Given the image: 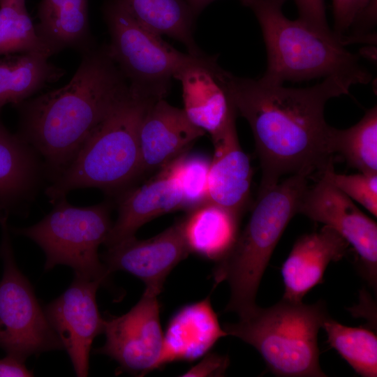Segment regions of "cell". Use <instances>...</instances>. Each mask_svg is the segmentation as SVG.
<instances>
[{
  "label": "cell",
  "instance_id": "6da1fadb",
  "mask_svg": "<svg viewBox=\"0 0 377 377\" xmlns=\"http://www.w3.org/2000/svg\"><path fill=\"white\" fill-rule=\"evenodd\" d=\"M224 77L230 102L253 135L262 172L258 195L284 175L320 177L333 163L325 106L348 94L355 80L333 75L309 87L291 88L227 71Z\"/></svg>",
  "mask_w": 377,
  "mask_h": 377
},
{
  "label": "cell",
  "instance_id": "7a4b0ae2",
  "mask_svg": "<svg viewBox=\"0 0 377 377\" xmlns=\"http://www.w3.org/2000/svg\"><path fill=\"white\" fill-rule=\"evenodd\" d=\"M81 54V62L67 84L15 105L19 113L17 134L40 156L52 182L131 89L107 45H96Z\"/></svg>",
  "mask_w": 377,
  "mask_h": 377
},
{
  "label": "cell",
  "instance_id": "3957f363",
  "mask_svg": "<svg viewBox=\"0 0 377 377\" xmlns=\"http://www.w3.org/2000/svg\"><path fill=\"white\" fill-rule=\"evenodd\" d=\"M156 100L131 87L93 131L66 170L45 188L49 201L54 204L77 188H97L112 194L131 186L140 176V127Z\"/></svg>",
  "mask_w": 377,
  "mask_h": 377
},
{
  "label": "cell",
  "instance_id": "277c9868",
  "mask_svg": "<svg viewBox=\"0 0 377 377\" xmlns=\"http://www.w3.org/2000/svg\"><path fill=\"white\" fill-rule=\"evenodd\" d=\"M256 15L267 51L263 80L276 84L300 82L333 75L367 84L371 74L337 36L318 32L302 21L292 20L282 11L287 0H239Z\"/></svg>",
  "mask_w": 377,
  "mask_h": 377
},
{
  "label": "cell",
  "instance_id": "5b68a950",
  "mask_svg": "<svg viewBox=\"0 0 377 377\" xmlns=\"http://www.w3.org/2000/svg\"><path fill=\"white\" fill-rule=\"evenodd\" d=\"M307 179L290 175L258 195L245 228L229 253L215 263L214 286L226 281L230 296L226 312L240 316L253 309L272 254L291 219L298 214Z\"/></svg>",
  "mask_w": 377,
  "mask_h": 377
},
{
  "label": "cell",
  "instance_id": "8992f818",
  "mask_svg": "<svg viewBox=\"0 0 377 377\" xmlns=\"http://www.w3.org/2000/svg\"><path fill=\"white\" fill-rule=\"evenodd\" d=\"M328 316L324 301L306 304L282 298L268 308L256 305L223 329L255 348L276 376L325 377L318 335Z\"/></svg>",
  "mask_w": 377,
  "mask_h": 377
},
{
  "label": "cell",
  "instance_id": "52a82bcc",
  "mask_svg": "<svg viewBox=\"0 0 377 377\" xmlns=\"http://www.w3.org/2000/svg\"><path fill=\"white\" fill-rule=\"evenodd\" d=\"M52 205V211L37 223L10 230L29 238L43 249L45 271L65 265L74 270L75 276L109 286L111 273L100 260L98 249L113 224L110 204L102 202L77 207L64 197Z\"/></svg>",
  "mask_w": 377,
  "mask_h": 377
},
{
  "label": "cell",
  "instance_id": "ba28073f",
  "mask_svg": "<svg viewBox=\"0 0 377 377\" xmlns=\"http://www.w3.org/2000/svg\"><path fill=\"white\" fill-rule=\"evenodd\" d=\"M110 36L108 53L131 87L165 98L176 74L204 54L183 53L139 24L117 0L104 7Z\"/></svg>",
  "mask_w": 377,
  "mask_h": 377
},
{
  "label": "cell",
  "instance_id": "9c48e42d",
  "mask_svg": "<svg viewBox=\"0 0 377 377\" xmlns=\"http://www.w3.org/2000/svg\"><path fill=\"white\" fill-rule=\"evenodd\" d=\"M8 214L0 211V348L23 361L32 355L63 350L28 279L18 269L10 242Z\"/></svg>",
  "mask_w": 377,
  "mask_h": 377
},
{
  "label": "cell",
  "instance_id": "30bf717a",
  "mask_svg": "<svg viewBox=\"0 0 377 377\" xmlns=\"http://www.w3.org/2000/svg\"><path fill=\"white\" fill-rule=\"evenodd\" d=\"M298 214L331 227L351 245L360 274L376 291L377 224L331 182L326 169L314 185L308 186Z\"/></svg>",
  "mask_w": 377,
  "mask_h": 377
},
{
  "label": "cell",
  "instance_id": "8fae6325",
  "mask_svg": "<svg viewBox=\"0 0 377 377\" xmlns=\"http://www.w3.org/2000/svg\"><path fill=\"white\" fill-rule=\"evenodd\" d=\"M158 295L144 292L125 314L105 320V344L94 350L115 360L122 371L143 376L157 369L163 332Z\"/></svg>",
  "mask_w": 377,
  "mask_h": 377
},
{
  "label": "cell",
  "instance_id": "7c38bea8",
  "mask_svg": "<svg viewBox=\"0 0 377 377\" xmlns=\"http://www.w3.org/2000/svg\"><path fill=\"white\" fill-rule=\"evenodd\" d=\"M101 283L75 276L71 286L45 308V314L71 359L77 376H87L94 338L103 333L105 320L96 300Z\"/></svg>",
  "mask_w": 377,
  "mask_h": 377
},
{
  "label": "cell",
  "instance_id": "4fadbf2b",
  "mask_svg": "<svg viewBox=\"0 0 377 377\" xmlns=\"http://www.w3.org/2000/svg\"><path fill=\"white\" fill-rule=\"evenodd\" d=\"M189 253L179 219L149 239L133 236L108 247L100 258L111 274L128 272L145 283L144 292L158 295L168 274Z\"/></svg>",
  "mask_w": 377,
  "mask_h": 377
},
{
  "label": "cell",
  "instance_id": "5bb4252c",
  "mask_svg": "<svg viewBox=\"0 0 377 377\" xmlns=\"http://www.w3.org/2000/svg\"><path fill=\"white\" fill-rule=\"evenodd\" d=\"M216 56L203 54L175 76L182 84L184 111L197 127L212 135L237 116Z\"/></svg>",
  "mask_w": 377,
  "mask_h": 377
},
{
  "label": "cell",
  "instance_id": "9a60e30c",
  "mask_svg": "<svg viewBox=\"0 0 377 377\" xmlns=\"http://www.w3.org/2000/svg\"><path fill=\"white\" fill-rule=\"evenodd\" d=\"M205 133L188 119L183 109L164 98L154 101L140 127V176L160 170L186 153Z\"/></svg>",
  "mask_w": 377,
  "mask_h": 377
},
{
  "label": "cell",
  "instance_id": "2e32d148",
  "mask_svg": "<svg viewBox=\"0 0 377 377\" xmlns=\"http://www.w3.org/2000/svg\"><path fill=\"white\" fill-rule=\"evenodd\" d=\"M118 216L105 239L112 246L135 236L145 223L161 215L184 210V198L170 163L145 184L118 193Z\"/></svg>",
  "mask_w": 377,
  "mask_h": 377
},
{
  "label": "cell",
  "instance_id": "e0dca14e",
  "mask_svg": "<svg viewBox=\"0 0 377 377\" xmlns=\"http://www.w3.org/2000/svg\"><path fill=\"white\" fill-rule=\"evenodd\" d=\"M235 119L211 135L214 150L208 175V201L241 216L249 200L252 168L240 146Z\"/></svg>",
  "mask_w": 377,
  "mask_h": 377
},
{
  "label": "cell",
  "instance_id": "ac0fdd59",
  "mask_svg": "<svg viewBox=\"0 0 377 377\" xmlns=\"http://www.w3.org/2000/svg\"><path fill=\"white\" fill-rule=\"evenodd\" d=\"M348 246L334 229L327 226L299 237L281 267L284 285L282 298L302 302L307 293L323 283L328 265L344 257Z\"/></svg>",
  "mask_w": 377,
  "mask_h": 377
},
{
  "label": "cell",
  "instance_id": "d6986e66",
  "mask_svg": "<svg viewBox=\"0 0 377 377\" xmlns=\"http://www.w3.org/2000/svg\"><path fill=\"white\" fill-rule=\"evenodd\" d=\"M43 175L40 156L0 121V210L8 215L26 212Z\"/></svg>",
  "mask_w": 377,
  "mask_h": 377
},
{
  "label": "cell",
  "instance_id": "ffe728a7",
  "mask_svg": "<svg viewBox=\"0 0 377 377\" xmlns=\"http://www.w3.org/2000/svg\"><path fill=\"white\" fill-rule=\"evenodd\" d=\"M226 336L209 296L184 306L172 316L163 333L158 369L169 363L202 357Z\"/></svg>",
  "mask_w": 377,
  "mask_h": 377
},
{
  "label": "cell",
  "instance_id": "44dd1931",
  "mask_svg": "<svg viewBox=\"0 0 377 377\" xmlns=\"http://www.w3.org/2000/svg\"><path fill=\"white\" fill-rule=\"evenodd\" d=\"M36 33L52 55L72 48L81 54L96 45L89 23L88 0H42Z\"/></svg>",
  "mask_w": 377,
  "mask_h": 377
},
{
  "label": "cell",
  "instance_id": "7402d4cb",
  "mask_svg": "<svg viewBox=\"0 0 377 377\" xmlns=\"http://www.w3.org/2000/svg\"><path fill=\"white\" fill-rule=\"evenodd\" d=\"M240 217L210 201L187 212L182 230L189 253L215 263L222 260L239 235Z\"/></svg>",
  "mask_w": 377,
  "mask_h": 377
},
{
  "label": "cell",
  "instance_id": "603a6c76",
  "mask_svg": "<svg viewBox=\"0 0 377 377\" xmlns=\"http://www.w3.org/2000/svg\"><path fill=\"white\" fill-rule=\"evenodd\" d=\"M38 52L14 54L0 57V111L32 97L61 78L65 70Z\"/></svg>",
  "mask_w": 377,
  "mask_h": 377
},
{
  "label": "cell",
  "instance_id": "cb8c5ba5",
  "mask_svg": "<svg viewBox=\"0 0 377 377\" xmlns=\"http://www.w3.org/2000/svg\"><path fill=\"white\" fill-rule=\"evenodd\" d=\"M142 26L184 44L188 53H203L193 39L196 16L186 0H117Z\"/></svg>",
  "mask_w": 377,
  "mask_h": 377
},
{
  "label": "cell",
  "instance_id": "d4e9b609",
  "mask_svg": "<svg viewBox=\"0 0 377 377\" xmlns=\"http://www.w3.org/2000/svg\"><path fill=\"white\" fill-rule=\"evenodd\" d=\"M331 152L363 173H377V108L368 110L354 126L346 129L331 127Z\"/></svg>",
  "mask_w": 377,
  "mask_h": 377
},
{
  "label": "cell",
  "instance_id": "484cf974",
  "mask_svg": "<svg viewBox=\"0 0 377 377\" xmlns=\"http://www.w3.org/2000/svg\"><path fill=\"white\" fill-rule=\"evenodd\" d=\"M322 328L327 343L344 359L353 370L363 377L377 376V337L365 327L345 326L330 316Z\"/></svg>",
  "mask_w": 377,
  "mask_h": 377
},
{
  "label": "cell",
  "instance_id": "4316f807",
  "mask_svg": "<svg viewBox=\"0 0 377 377\" xmlns=\"http://www.w3.org/2000/svg\"><path fill=\"white\" fill-rule=\"evenodd\" d=\"M27 52L52 55L36 33L25 0H0V57Z\"/></svg>",
  "mask_w": 377,
  "mask_h": 377
},
{
  "label": "cell",
  "instance_id": "83f0119b",
  "mask_svg": "<svg viewBox=\"0 0 377 377\" xmlns=\"http://www.w3.org/2000/svg\"><path fill=\"white\" fill-rule=\"evenodd\" d=\"M180 187L187 212L208 201L210 161L200 155H181L170 163Z\"/></svg>",
  "mask_w": 377,
  "mask_h": 377
},
{
  "label": "cell",
  "instance_id": "f1b7e54d",
  "mask_svg": "<svg viewBox=\"0 0 377 377\" xmlns=\"http://www.w3.org/2000/svg\"><path fill=\"white\" fill-rule=\"evenodd\" d=\"M326 171L331 182L339 189L377 216V173L337 174L333 163Z\"/></svg>",
  "mask_w": 377,
  "mask_h": 377
},
{
  "label": "cell",
  "instance_id": "f546056e",
  "mask_svg": "<svg viewBox=\"0 0 377 377\" xmlns=\"http://www.w3.org/2000/svg\"><path fill=\"white\" fill-rule=\"evenodd\" d=\"M370 0H332L334 34L343 43H348L346 37L357 17L368 6Z\"/></svg>",
  "mask_w": 377,
  "mask_h": 377
},
{
  "label": "cell",
  "instance_id": "4dcf8cb0",
  "mask_svg": "<svg viewBox=\"0 0 377 377\" xmlns=\"http://www.w3.org/2000/svg\"><path fill=\"white\" fill-rule=\"evenodd\" d=\"M299 20L313 30L329 36H337L328 26L324 0H293Z\"/></svg>",
  "mask_w": 377,
  "mask_h": 377
},
{
  "label": "cell",
  "instance_id": "1f68e13d",
  "mask_svg": "<svg viewBox=\"0 0 377 377\" xmlns=\"http://www.w3.org/2000/svg\"><path fill=\"white\" fill-rule=\"evenodd\" d=\"M202 360L192 367L182 376H223L230 364L226 355L207 353Z\"/></svg>",
  "mask_w": 377,
  "mask_h": 377
},
{
  "label": "cell",
  "instance_id": "d6a6232c",
  "mask_svg": "<svg viewBox=\"0 0 377 377\" xmlns=\"http://www.w3.org/2000/svg\"><path fill=\"white\" fill-rule=\"evenodd\" d=\"M23 361L15 356L6 355L0 359V377H30L32 371L28 369Z\"/></svg>",
  "mask_w": 377,
  "mask_h": 377
},
{
  "label": "cell",
  "instance_id": "836d02e7",
  "mask_svg": "<svg viewBox=\"0 0 377 377\" xmlns=\"http://www.w3.org/2000/svg\"><path fill=\"white\" fill-rule=\"evenodd\" d=\"M214 0H186L195 15H198L209 3Z\"/></svg>",
  "mask_w": 377,
  "mask_h": 377
},
{
  "label": "cell",
  "instance_id": "e575fe53",
  "mask_svg": "<svg viewBox=\"0 0 377 377\" xmlns=\"http://www.w3.org/2000/svg\"><path fill=\"white\" fill-rule=\"evenodd\" d=\"M17 1H23V0H17Z\"/></svg>",
  "mask_w": 377,
  "mask_h": 377
}]
</instances>
